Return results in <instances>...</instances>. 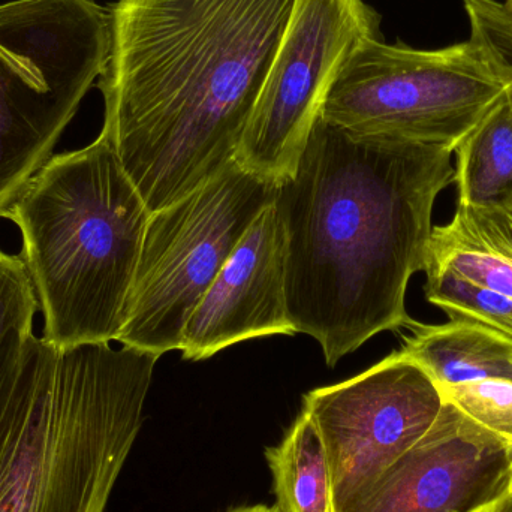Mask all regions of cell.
<instances>
[{"label": "cell", "mask_w": 512, "mask_h": 512, "mask_svg": "<svg viewBox=\"0 0 512 512\" xmlns=\"http://www.w3.org/2000/svg\"><path fill=\"white\" fill-rule=\"evenodd\" d=\"M505 5V8L508 9V11L512 12V0H505V2H502Z\"/></svg>", "instance_id": "cell-22"}, {"label": "cell", "mask_w": 512, "mask_h": 512, "mask_svg": "<svg viewBox=\"0 0 512 512\" xmlns=\"http://www.w3.org/2000/svg\"><path fill=\"white\" fill-rule=\"evenodd\" d=\"M110 42V9L95 0L0 3V210L53 156Z\"/></svg>", "instance_id": "cell-5"}, {"label": "cell", "mask_w": 512, "mask_h": 512, "mask_svg": "<svg viewBox=\"0 0 512 512\" xmlns=\"http://www.w3.org/2000/svg\"><path fill=\"white\" fill-rule=\"evenodd\" d=\"M158 360L110 343L53 346L0 466V512H105Z\"/></svg>", "instance_id": "cell-4"}, {"label": "cell", "mask_w": 512, "mask_h": 512, "mask_svg": "<svg viewBox=\"0 0 512 512\" xmlns=\"http://www.w3.org/2000/svg\"><path fill=\"white\" fill-rule=\"evenodd\" d=\"M486 512H512V483L507 492L492 505Z\"/></svg>", "instance_id": "cell-20"}, {"label": "cell", "mask_w": 512, "mask_h": 512, "mask_svg": "<svg viewBox=\"0 0 512 512\" xmlns=\"http://www.w3.org/2000/svg\"><path fill=\"white\" fill-rule=\"evenodd\" d=\"M441 391L447 402L512 447V381L487 379Z\"/></svg>", "instance_id": "cell-18"}, {"label": "cell", "mask_w": 512, "mask_h": 512, "mask_svg": "<svg viewBox=\"0 0 512 512\" xmlns=\"http://www.w3.org/2000/svg\"><path fill=\"white\" fill-rule=\"evenodd\" d=\"M471 38L512 71V12L498 0H463Z\"/></svg>", "instance_id": "cell-19"}, {"label": "cell", "mask_w": 512, "mask_h": 512, "mask_svg": "<svg viewBox=\"0 0 512 512\" xmlns=\"http://www.w3.org/2000/svg\"><path fill=\"white\" fill-rule=\"evenodd\" d=\"M511 483V445L445 400L426 435L334 512H481Z\"/></svg>", "instance_id": "cell-10"}, {"label": "cell", "mask_w": 512, "mask_h": 512, "mask_svg": "<svg viewBox=\"0 0 512 512\" xmlns=\"http://www.w3.org/2000/svg\"><path fill=\"white\" fill-rule=\"evenodd\" d=\"M511 90V69L472 38L438 50L372 39L340 69L321 117L355 135L454 153Z\"/></svg>", "instance_id": "cell-6"}, {"label": "cell", "mask_w": 512, "mask_h": 512, "mask_svg": "<svg viewBox=\"0 0 512 512\" xmlns=\"http://www.w3.org/2000/svg\"><path fill=\"white\" fill-rule=\"evenodd\" d=\"M279 186L236 164L150 215L116 342L149 354L180 351L183 333Z\"/></svg>", "instance_id": "cell-7"}, {"label": "cell", "mask_w": 512, "mask_h": 512, "mask_svg": "<svg viewBox=\"0 0 512 512\" xmlns=\"http://www.w3.org/2000/svg\"><path fill=\"white\" fill-rule=\"evenodd\" d=\"M150 210L110 141L54 155L0 210L57 349L117 340Z\"/></svg>", "instance_id": "cell-3"}, {"label": "cell", "mask_w": 512, "mask_h": 512, "mask_svg": "<svg viewBox=\"0 0 512 512\" xmlns=\"http://www.w3.org/2000/svg\"><path fill=\"white\" fill-rule=\"evenodd\" d=\"M38 306L23 258L0 251V466L53 349L33 334Z\"/></svg>", "instance_id": "cell-12"}, {"label": "cell", "mask_w": 512, "mask_h": 512, "mask_svg": "<svg viewBox=\"0 0 512 512\" xmlns=\"http://www.w3.org/2000/svg\"><path fill=\"white\" fill-rule=\"evenodd\" d=\"M426 271V298L451 321L472 322L512 342V298L468 282L447 270Z\"/></svg>", "instance_id": "cell-17"}, {"label": "cell", "mask_w": 512, "mask_h": 512, "mask_svg": "<svg viewBox=\"0 0 512 512\" xmlns=\"http://www.w3.org/2000/svg\"><path fill=\"white\" fill-rule=\"evenodd\" d=\"M460 204L512 206V90L456 149Z\"/></svg>", "instance_id": "cell-15"}, {"label": "cell", "mask_w": 512, "mask_h": 512, "mask_svg": "<svg viewBox=\"0 0 512 512\" xmlns=\"http://www.w3.org/2000/svg\"><path fill=\"white\" fill-rule=\"evenodd\" d=\"M451 158L435 144L316 120L274 204L286 231L289 321L321 345L328 366L415 324L406 289L424 270L433 206L454 182Z\"/></svg>", "instance_id": "cell-1"}, {"label": "cell", "mask_w": 512, "mask_h": 512, "mask_svg": "<svg viewBox=\"0 0 512 512\" xmlns=\"http://www.w3.org/2000/svg\"><path fill=\"white\" fill-rule=\"evenodd\" d=\"M444 405L429 373L399 351L348 381L307 393L301 411L324 445L333 511L423 438Z\"/></svg>", "instance_id": "cell-9"}, {"label": "cell", "mask_w": 512, "mask_h": 512, "mask_svg": "<svg viewBox=\"0 0 512 512\" xmlns=\"http://www.w3.org/2000/svg\"><path fill=\"white\" fill-rule=\"evenodd\" d=\"M227 512H280L277 510L276 505L273 507H267V505H243V507L233 508Z\"/></svg>", "instance_id": "cell-21"}, {"label": "cell", "mask_w": 512, "mask_h": 512, "mask_svg": "<svg viewBox=\"0 0 512 512\" xmlns=\"http://www.w3.org/2000/svg\"><path fill=\"white\" fill-rule=\"evenodd\" d=\"M295 0H117L101 135L150 213L236 159Z\"/></svg>", "instance_id": "cell-2"}, {"label": "cell", "mask_w": 512, "mask_h": 512, "mask_svg": "<svg viewBox=\"0 0 512 512\" xmlns=\"http://www.w3.org/2000/svg\"><path fill=\"white\" fill-rule=\"evenodd\" d=\"M430 268L512 298V206L457 203L453 219L433 227L424 259Z\"/></svg>", "instance_id": "cell-13"}, {"label": "cell", "mask_w": 512, "mask_h": 512, "mask_svg": "<svg viewBox=\"0 0 512 512\" xmlns=\"http://www.w3.org/2000/svg\"><path fill=\"white\" fill-rule=\"evenodd\" d=\"M280 512H334L327 456L318 430L301 411L282 442L265 450Z\"/></svg>", "instance_id": "cell-16"}, {"label": "cell", "mask_w": 512, "mask_h": 512, "mask_svg": "<svg viewBox=\"0 0 512 512\" xmlns=\"http://www.w3.org/2000/svg\"><path fill=\"white\" fill-rule=\"evenodd\" d=\"M286 231L276 204L246 231L183 333L185 360H207L256 337L294 336L286 307Z\"/></svg>", "instance_id": "cell-11"}, {"label": "cell", "mask_w": 512, "mask_h": 512, "mask_svg": "<svg viewBox=\"0 0 512 512\" xmlns=\"http://www.w3.org/2000/svg\"><path fill=\"white\" fill-rule=\"evenodd\" d=\"M403 357L423 367L439 390L487 379L512 381V342L496 331L465 321L441 325L415 322Z\"/></svg>", "instance_id": "cell-14"}, {"label": "cell", "mask_w": 512, "mask_h": 512, "mask_svg": "<svg viewBox=\"0 0 512 512\" xmlns=\"http://www.w3.org/2000/svg\"><path fill=\"white\" fill-rule=\"evenodd\" d=\"M381 23L364 0H295L236 164L277 186L291 179L340 69L364 42L384 39Z\"/></svg>", "instance_id": "cell-8"}, {"label": "cell", "mask_w": 512, "mask_h": 512, "mask_svg": "<svg viewBox=\"0 0 512 512\" xmlns=\"http://www.w3.org/2000/svg\"><path fill=\"white\" fill-rule=\"evenodd\" d=\"M487 510H484V511H481V512H486Z\"/></svg>", "instance_id": "cell-23"}]
</instances>
